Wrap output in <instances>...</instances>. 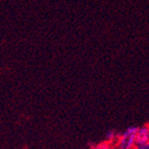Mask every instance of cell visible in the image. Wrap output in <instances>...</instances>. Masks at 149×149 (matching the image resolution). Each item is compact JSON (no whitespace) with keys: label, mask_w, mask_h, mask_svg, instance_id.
Returning <instances> with one entry per match:
<instances>
[{"label":"cell","mask_w":149,"mask_h":149,"mask_svg":"<svg viewBox=\"0 0 149 149\" xmlns=\"http://www.w3.org/2000/svg\"><path fill=\"white\" fill-rule=\"evenodd\" d=\"M135 149H149V142L145 143V144L137 145Z\"/></svg>","instance_id":"obj_3"},{"label":"cell","mask_w":149,"mask_h":149,"mask_svg":"<svg viewBox=\"0 0 149 149\" xmlns=\"http://www.w3.org/2000/svg\"><path fill=\"white\" fill-rule=\"evenodd\" d=\"M147 125H148V126H149V122H148V123H147Z\"/></svg>","instance_id":"obj_4"},{"label":"cell","mask_w":149,"mask_h":149,"mask_svg":"<svg viewBox=\"0 0 149 149\" xmlns=\"http://www.w3.org/2000/svg\"><path fill=\"white\" fill-rule=\"evenodd\" d=\"M139 130L138 126H130L123 133L118 134L114 146L116 149H135L136 148V136Z\"/></svg>","instance_id":"obj_1"},{"label":"cell","mask_w":149,"mask_h":149,"mask_svg":"<svg viewBox=\"0 0 149 149\" xmlns=\"http://www.w3.org/2000/svg\"><path fill=\"white\" fill-rule=\"evenodd\" d=\"M147 142H149V126L146 124L139 127L138 130L137 136H136V146L145 144Z\"/></svg>","instance_id":"obj_2"}]
</instances>
